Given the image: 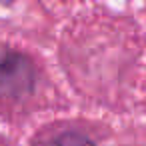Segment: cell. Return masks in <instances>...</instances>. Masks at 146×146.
Returning a JSON list of instances; mask_svg holds the SVG:
<instances>
[{
  "mask_svg": "<svg viewBox=\"0 0 146 146\" xmlns=\"http://www.w3.org/2000/svg\"><path fill=\"white\" fill-rule=\"evenodd\" d=\"M44 146H94L88 138L80 136V134H74V132H64V134H58L56 138L48 140Z\"/></svg>",
  "mask_w": 146,
  "mask_h": 146,
  "instance_id": "7a4b0ae2",
  "label": "cell"
},
{
  "mask_svg": "<svg viewBox=\"0 0 146 146\" xmlns=\"http://www.w3.org/2000/svg\"><path fill=\"white\" fill-rule=\"evenodd\" d=\"M34 86V68L32 62L0 44V98H20L26 96Z\"/></svg>",
  "mask_w": 146,
  "mask_h": 146,
  "instance_id": "6da1fadb",
  "label": "cell"
}]
</instances>
